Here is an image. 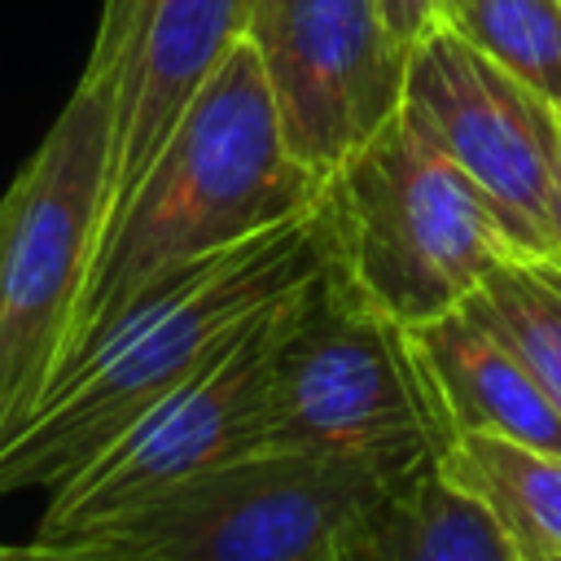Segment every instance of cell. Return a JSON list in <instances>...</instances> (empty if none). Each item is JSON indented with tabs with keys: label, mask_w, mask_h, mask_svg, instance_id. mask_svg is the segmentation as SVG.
Wrapping results in <instances>:
<instances>
[{
	"label": "cell",
	"mask_w": 561,
	"mask_h": 561,
	"mask_svg": "<svg viewBox=\"0 0 561 561\" xmlns=\"http://www.w3.org/2000/svg\"><path fill=\"white\" fill-rule=\"evenodd\" d=\"M434 465L486 513L513 561H561V451L500 434H451Z\"/></svg>",
	"instance_id": "7c38bea8"
},
{
	"label": "cell",
	"mask_w": 561,
	"mask_h": 561,
	"mask_svg": "<svg viewBox=\"0 0 561 561\" xmlns=\"http://www.w3.org/2000/svg\"><path fill=\"white\" fill-rule=\"evenodd\" d=\"M416 346L451 434H500L561 451V416L530 368L465 307L416 324Z\"/></svg>",
	"instance_id": "8fae6325"
},
{
	"label": "cell",
	"mask_w": 561,
	"mask_h": 561,
	"mask_svg": "<svg viewBox=\"0 0 561 561\" xmlns=\"http://www.w3.org/2000/svg\"><path fill=\"white\" fill-rule=\"evenodd\" d=\"M456 9H460V0H381V13L403 44H412L416 35H425L434 26H451Z\"/></svg>",
	"instance_id": "2e32d148"
},
{
	"label": "cell",
	"mask_w": 561,
	"mask_h": 561,
	"mask_svg": "<svg viewBox=\"0 0 561 561\" xmlns=\"http://www.w3.org/2000/svg\"><path fill=\"white\" fill-rule=\"evenodd\" d=\"M254 0H105L88 61L114 75V140L101 237L158 158L162 140L245 35ZM101 245V241H96ZM96 259V254H92Z\"/></svg>",
	"instance_id": "30bf717a"
},
{
	"label": "cell",
	"mask_w": 561,
	"mask_h": 561,
	"mask_svg": "<svg viewBox=\"0 0 561 561\" xmlns=\"http://www.w3.org/2000/svg\"><path fill=\"white\" fill-rule=\"evenodd\" d=\"M245 39L289 153L324 184L403 105L408 44L381 0H254Z\"/></svg>",
	"instance_id": "9c48e42d"
},
{
	"label": "cell",
	"mask_w": 561,
	"mask_h": 561,
	"mask_svg": "<svg viewBox=\"0 0 561 561\" xmlns=\"http://www.w3.org/2000/svg\"><path fill=\"white\" fill-rule=\"evenodd\" d=\"M465 311L530 368L561 416V276L535 259L508 254L465 298Z\"/></svg>",
	"instance_id": "5bb4252c"
},
{
	"label": "cell",
	"mask_w": 561,
	"mask_h": 561,
	"mask_svg": "<svg viewBox=\"0 0 561 561\" xmlns=\"http://www.w3.org/2000/svg\"><path fill=\"white\" fill-rule=\"evenodd\" d=\"M280 298L224 342L193 377L118 430L92 460L48 486V504L31 539H79L237 456L259 451Z\"/></svg>",
	"instance_id": "52a82bcc"
},
{
	"label": "cell",
	"mask_w": 561,
	"mask_h": 561,
	"mask_svg": "<svg viewBox=\"0 0 561 561\" xmlns=\"http://www.w3.org/2000/svg\"><path fill=\"white\" fill-rule=\"evenodd\" d=\"M451 443L416 333L333 250L276 307L263 447L412 469Z\"/></svg>",
	"instance_id": "3957f363"
},
{
	"label": "cell",
	"mask_w": 561,
	"mask_h": 561,
	"mask_svg": "<svg viewBox=\"0 0 561 561\" xmlns=\"http://www.w3.org/2000/svg\"><path fill=\"white\" fill-rule=\"evenodd\" d=\"M337 259L408 329L430 324L517 254L473 180L399 110L324 184Z\"/></svg>",
	"instance_id": "5b68a950"
},
{
	"label": "cell",
	"mask_w": 561,
	"mask_h": 561,
	"mask_svg": "<svg viewBox=\"0 0 561 561\" xmlns=\"http://www.w3.org/2000/svg\"><path fill=\"white\" fill-rule=\"evenodd\" d=\"M399 110L491 202L517 259H543L561 175V105L456 26H434L408 44Z\"/></svg>",
	"instance_id": "ba28073f"
},
{
	"label": "cell",
	"mask_w": 561,
	"mask_h": 561,
	"mask_svg": "<svg viewBox=\"0 0 561 561\" xmlns=\"http://www.w3.org/2000/svg\"><path fill=\"white\" fill-rule=\"evenodd\" d=\"M408 469L259 447L79 539L127 561H320Z\"/></svg>",
	"instance_id": "8992f818"
},
{
	"label": "cell",
	"mask_w": 561,
	"mask_h": 561,
	"mask_svg": "<svg viewBox=\"0 0 561 561\" xmlns=\"http://www.w3.org/2000/svg\"><path fill=\"white\" fill-rule=\"evenodd\" d=\"M0 561H127L92 539H31V543H0Z\"/></svg>",
	"instance_id": "e0dca14e"
},
{
	"label": "cell",
	"mask_w": 561,
	"mask_h": 561,
	"mask_svg": "<svg viewBox=\"0 0 561 561\" xmlns=\"http://www.w3.org/2000/svg\"><path fill=\"white\" fill-rule=\"evenodd\" d=\"M114 140V75L83 66L70 101L0 197V443L53 386L92 272Z\"/></svg>",
	"instance_id": "277c9868"
},
{
	"label": "cell",
	"mask_w": 561,
	"mask_h": 561,
	"mask_svg": "<svg viewBox=\"0 0 561 561\" xmlns=\"http://www.w3.org/2000/svg\"><path fill=\"white\" fill-rule=\"evenodd\" d=\"M355 561H513L486 513L460 495L434 460L394 478L368 522L351 535Z\"/></svg>",
	"instance_id": "4fadbf2b"
},
{
	"label": "cell",
	"mask_w": 561,
	"mask_h": 561,
	"mask_svg": "<svg viewBox=\"0 0 561 561\" xmlns=\"http://www.w3.org/2000/svg\"><path fill=\"white\" fill-rule=\"evenodd\" d=\"M320 561H355V552H351V539H346V543H337L333 552H324Z\"/></svg>",
	"instance_id": "d6986e66"
},
{
	"label": "cell",
	"mask_w": 561,
	"mask_h": 561,
	"mask_svg": "<svg viewBox=\"0 0 561 561\" xmlns=\"http://www.w3.org/2000/svg\"><path fill=\"white\" fill-rule=\"evenodd\" d=\"M535 263H543L548 272H557V276H561V175H557V197H552V228H548V254H543V259H535Z\"/></svg>",
	"instance_id": "ac0fdd59"
},
{
	"label": "cell",
	"mask_w": 561,
	"mask_h": 561,
	"mask_svg": "<svg viewBox=\"0 0 561 561\" xmlns=\"http://www.w3.org/2000/svg\"><path fill=\"white\" fill-rule=\"evenodd\" d=\"M320 193L324 180L289 153L263 66L241 35L105 228L61 368L149 285L307 210Z\"/></svg>",
	"instance_id": "7a4b0ae2"
},
{
	"label": "cell",
	"mask_w": 561,
	"mask_h": 561,
	"mask_svg": "<svg viewBox=\"0 0 561 561\" xmlns=\"http://www.w3.org/2000/svg\"><path fill=\"white\" fill-rule=\"evenodd\" d=\"M451 26L561 105V0H460Z\"/></svg>",
	"instance_id": "9a60e30c"
},
{
	"label": "cell",
	"mask_w": 561,
	"mask_h": 561,
	"mask_svg": "<svg viewBox=\"0 0 561 561\" xmlns=\"http://www.w3.org/2000/svg\"><path fill=\"white\" fill-rule=\"evenodd\" d=\"M333 250L329 193L307 210L206 254L127 302L0 443V500L48 491L92 460L167 390L193 377L263 307Z\"/></svg>",
	"instance_id": "6da1fadb"
}]
</instances>
